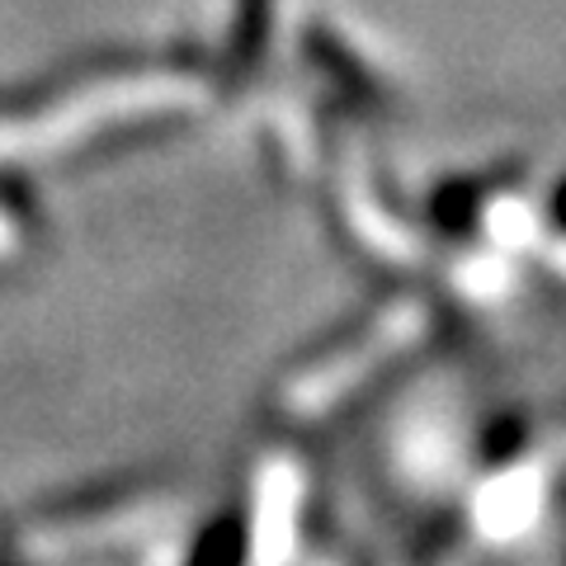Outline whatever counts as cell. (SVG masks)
<instances>
[{
  "mask_svg": "<svg viewBox=\"0 0 566 566\" xmlns=\"http://www.w3.org/2000/svg\"><path fill=\"white\" fill-rule=\"evenodd\" d=\"M270 14H274V0H241L237 6V52L241 57H255V52L264 48Z\"/></svg>",
  "mask_w": 566,
  "mask_h": 566,
  "instance_id": "cell-1",
  "label": "cell"
},
{
  "mask_svg": "<svg viewBox=\"0 0 566 566\" xmlns=\"http://www.w3.org/2000/svg\"><path fill=\"white\" fill-rule=\"evenodd\" d=\"M557 208H562V218H566V180H562V193H557Z\"/></svg>",
  "mask_w": 566,
  "mask_h": 566,
  "instance_id": "cell-2",
  "label": "cell"
}]
</instances>
